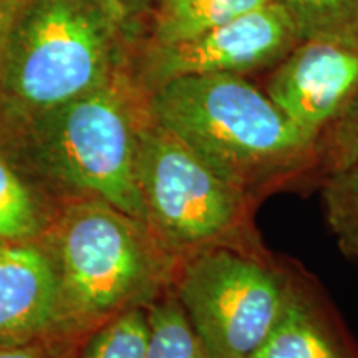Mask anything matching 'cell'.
<instances>
[{
	"label": "cell",
	"instance_id": "cell-16",
	"mask_svg": "<svg viewBox=\"0 0 358 358\" xmlns=\"http://www.w3.org/2000/svg\"><path fill=\"white\" fill-rule=\"evenodd\" d=\"M146 310L133 308L93 330L77 358H146Z\"/></svg>",
	"mask_w": 358,
	"mask_h": 358
},
{
	"label": "cell",
	"instance_id": "cell-19",
	"mask_svg": "<svg viewBox=\"0 0 358 358\" xmlns=\"http://www.w3.org/2000/svg\"><path fill=\"white\" fill-rule=\"evenodd\" d=\"M131 45L140 38L143 20L153 12L155 0H100Z\"/></svg>",
	"mask_w": 358,
	"mask_h": 358
},
{
	"label": "cell",
	"instance_id": "cell-1",
	"mask_svg": "<svg viewBox=\"0 0 358 358\" xmlns=\"http://www.w3.org/2000/svg\"><path fill=\"white\" fill-rule=\"evenodd\" d=\"M146 118V95L127 66L75 100L0 122V133L27 176L60 204L105 201L145 222L136 153Z\"/></svg>",
	"mask_w": 358,
	"mask_h": 358
},
{
	"label": "cell",
	"instance_id": "cell-18",
	"mask_svg": "<svg viewBox=\"0 0 358 358\" xmlns=\"http://www.w3.org/2000/svg\"><path fill=\"white\" fill-rule=\"evenodd\" d=\"M82 343L71 340L0 343V358H77Z\"/></svg>",
	"mask_w": 358,
	"mask_h": 358
},
{
	"label": "cell",
	"instance_id": "cell-2",
	"mask_svg": "<svg viewBox=\"0 0 358 358\" xmlns=\"http://www.w3.org/2000/svg\"><path fill=\"white\" fill-rule=\"evenodd\" d=\"M150 118L256 203L320 166L319 141L306 136L243 75L169 80L146 95Z\"/></svg>",
	"mask_w": 358,
	"mask_h": 358
},
{
	"label": "cell",
	"instance_id": "cell-6",
	"mask_svg": "<svg viewBox=\"0 0 358 358\" xmlns=\"http://www.w3.org/2000/svg\"><path fill=\"white\" fill-rule=\"evenodd\" d=\"M290 277L264 250L214 248L179 266L173 290L209 358H252L287 302Z\"/></svg>",
	"mask_w": 358,
	"mask_h": 358
},
{
	"label": "cell",
	"instance_id": "cell-11",
	"mask_svg": "<svg viewBox=\"0 0 358 358\" xmlns=\"http://www.w3.org/2000/svg\"><path fill=\"white\" fill-rule=\"evenodd\" d=\"M60 206L15 163L0 133V241L40 239Z\"/></svg>",
	"mask_w": 358,
	"mask_h": 358
},
{
	"label": "cell",
	"instance_id": "cell-5",
	"mask_svg": "<svg viewBox=\"0 0 358 358\" xmlns=\"http://www.w3.org/2000/svg\"><path fill=\"white\" fill-rule=\"evenodd\" d=\"M136 178L145 224L181 264L214 248L262 250L254 201L150 115L138 133Z\"/></svg>",
	"mask_w": 358,
	"mask_h": 358
},
{
	"label": "cell",
	"instance_id": "cell-4",
	"mask_svg": "<svg viewBox=\"0 0 358 358\" xmlns=\"http://www.w3.org/2000/svg\"><path fill=\"white\" fill-rule=\"evenodd\" d=\"M131 45L100 0H25L3 50L0 122L92 92L127 69Z\"/></svg>",
	"mask_w": 358,
	"mask_h": 358
},
{
	"label": "cell",
	"instance_id": "cell-7",
	"mask_svg": "<svg viewBox=\"0 0 358 358\" xmlns=\"http://www.w3.org/2000/svg\"><path fill=\"white\" fill-rule=\"evenodd\" d=\"M299 43L287 12L271 0L239 19L173 43L145 42L131 52L128 70L148 95L169 80L234 73L271 66Z\"/></svg>",
	"mask_w": 358,
	"mask_h": 358
},
{
	"label": "cell",
	"instance_id": "cell-10",
	"mask_svg": "<svg viewBox=\"0 0 358 358\" xmlns=\"http://www.w3.org/2000/svg\"><path fill=\"white\" fill-rule=\"evenodd\" d=\"M252 358H358V347L319 299L290 277L280 319Z\"/></svg>",
	"mask_w": 358,
	"mask_h": 358
},
{
	"label": "cell",
	"instance_id": "cell-20",
	"mask_svg": "<svg viewBox=\"0 0 358 358\" xmlns=\"http://www.w3.org/2000/svg\"><path fill=\"white\" fill-rule=\"evenodd\" d=\"M25 0H0V85H2V65L3 50H6V40L8 29H10L17 12Z\"/></svg>",
	"mask_w": 358,
	"mask_h": 358
},
{
	"label": "cell",
	"instance_id": "cell-13",
	"mask_svg": "<svg viewBox=\"0 0 358 358\" xmlns=\"http://www.w3.org/2000/svg\"><path fill=\"white\" fill-rule=\"evenodd\" d=\"M146 358H209L173 287L146 308Z\"/></svg>",
	"mask_w": 358,
	"mask_h": 358
},
{
	"label": "cell",
	"instance_id": "cell-3",
	"mask_svg": "<svg viewBox=\"0 0 358 358\" xmlns=\"http://www.w3.org/2000/svg\"><path fill=\"white\" fill-rule=\"evenodd\" d=\"M42 239L55 264L62 329L75 342L146 308L173 287L181 266L145 222L105 201L62 204Z\"/></svg>",
	"mask_w": 358,
	"mask_h": 358
},
{
	"label": "cell",
	"instance_id": "cell-9",
	"mask_svg": "<svg viewBox=\"0 0 358 358\" xmlns=\"http://www.w3.org/2000/svg\"><path fill=\"white\" fill-rule=\"evenodd\" d=\"M32 340H70L55 264L42 237L0 241V343Z\"/></svg>",
	"mask_w": 358,
	"mask_h": 358
},
{
	"label": "cell",
	"instance_id": "cell-14",
	"mask_svg": "<svg viewBox=\"0 0 358 358\" xmlns=\"http://www.w3.org/2000/svg\"><path fill=\"white\" fill-rule=\"evenodd\" d=\"M287 12L299 42L358 40V0H274Z\"/></svg>",
	"mask_w": 358,
	"mask_h": 358
},
{
	"label": "cell",
	"instance_id": "cell-8",
	"mask_svg": "<svg viewBox=\"0 0 358 358\" xmlns=\"http://www.w3.org/2000/svg\"><path fill=\"white\" fill-rule=\"evenodd\" d=\"M267 96L319 141L358 93V40H302L268 77Z\"/></svg>",
	"mask_w": 358,
	"mask_h": 358
},
{
	"label": "cell",
	"instance_id": "cell-15",
	"mask_svg": "<svg viewBox=\"0 0 358 358\" xmlns=\"http://www.w3.org/2000/svg\"><path fill=\"white\" fill-rule=\"evenodd\" d=\"M325 214L343 256L358 261V163L325 173Z\"/></svg>",
	"mask_w": 358,
	"mask_h": 358
},
{
	"label": "cell",
	"instance_id": "cell-17",
	"mask_svg": "<svg viewBox=\"0 0 358 358\" xmlns=\"http://www.w3.org/2000/svg\"><path fill=\"white\" fill-rule=\"evenodd\" d=\"M319 150L327 173L358 163V93L322 134Z\"/></svg>",
	"mask_w": 358,
	"mask_h": 358
},
{
	"label": "cell",
	"instance_id": "cell-12",
	"mask_svg": "<svg viewBox=\"0 0 358 358\" xmlns=\"http://www.w3.org/2000/svg\"><path fill=\"white\" fill-rule=\"evenodd\" d=\"M271 0H155L146 42L173 43L196 37Z\"/></svg>",
	"mask_w": 358,
	"mask_h": 358
}]
</instances>
